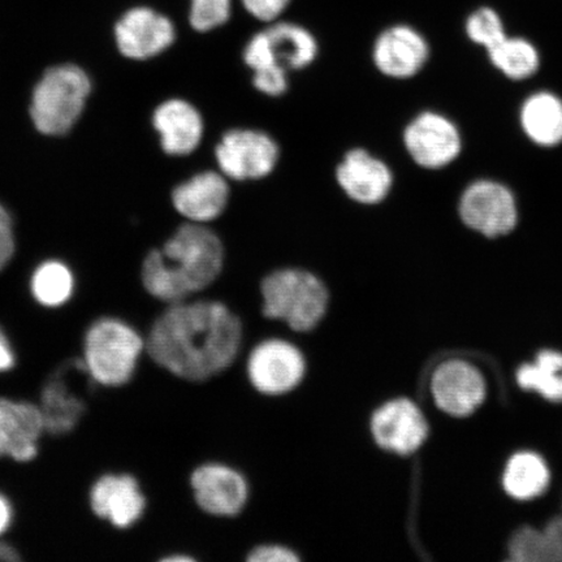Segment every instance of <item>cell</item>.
Wrapping results in <instances>:
<instances>
[{
    "instance_id": "obj_1",
    "label": "cell",
    "mask_w": 562,
    "mask_h": 562,
    "mask_svg": "<svg viewBox=\"0 0 562 562\" xmlns=\"http://www.w3.org/2000/svg\"><path fill=\"white\" fill-rule=\"evenodd\" d=\"M243 347L240 318L213 299L166 305L145 333V357L170 374L201 382L234 364Z\"/></svg>"
},
{
    "instance_id": "obj_2",
    "label": "cell",
    "mask_w": 562,
    "mask_h": 562,
    "mask_svg": "<svg viewBox=\"0 0 562 562\" xmlns=\"http://www.w3.org/2000/svg\"><path fill=\"white\" fill-rule=\"evenodd\" d=\"M226 250L205 224L187 223L159 249L147 252L139 267V283L160 305L201 296L221 279Z\"/></svg>"
},
{
    "instance_id": "obj_3",
    "label": "cell",
    "mask_w": 562,
    "mask_h": 562,
    "mask_svg": "<svg viewBox=\"0 0 562 562\" xmlns=\"http://www.w3.org/2000/svg\"><path fill=\"white\" fill-rule=\"evenodd\" d=\"M76 63L47 67L35 81L27 112L40 135L60 138L69 135L86 114L93 81Z\"/></svg>"
},
{
    "instance_id": "obj_4",
    "label": "cell",
    "mask_w": 562,
    "mask_h": 562,
    "mask_svg": "<svg viewBox=\"0 0 562 562\" xmlns=\"http://www.w3.org/2000/svg\"><path fill=\"white\" fill-rule=\"evenodd\" d=\"M262 314L283 323L293 334L311 333L325 319L331 293L318 273L281 267L261 280Z\"/></svg>"
},
{
    "instance_id": "obj_5",
    "label": "cell",
    "mask_w": 562,
    "mask_h": 562,
    "mask_svg": "<svg viewBox=\"0 0 562 562\" xmlns=\"http://www.w3.org/2000/svg\"><path fill=\"white\" fill-rule=\"evenodd\" d=\"M144 357V333L115 316L94 321L83 336L81 358L98 385L117 389L131 383Z\"/></svg>"
},
{
    "instance_id": "obj_6",
    "label": "cell",
    "mask_w": 562,
    "mask_h": 562,
    "mask_svg": "<svg viewBox=\"0 0 562 562\" xmlns=\"http://www.w3.org/2000/svg\"><path fill=\"white\" fill-rule=\"evenodd\" d=\"M428 393L441 416L460 419L473 416L487 402L488 385L476 364L449 357L434 368Z\"/></svg>"
},
{
    "instance_id": "obj_7",
    "label": "cell",
    "mask_w": 562,
    "mask_h": 562,
    "mask_svg": "<svg viewBox=\"0 0 562 562\" xmlns=\"http://www.w3.org/2000/svg\"><path fill=\"white\" fill-rule=\"evenodd\" d=\"M430 419L416 400L398 396L379 405L370 417V434L384 452L416 454L430 437Z\"/></svg>"
},
{
    "instance_id": "obj_8",
    "label": "cell",
    "mask_w": 562,
    "mask_h": 562,
    "mask_svg": "<svg viewBox=\"0 0 562 562\" xmlns=\"http://www.w3.org/2000/svg\"><path fill=\"white\" fill-rule=\"evenodd\" d=\"M114 35L123 58L144 63L171 50L178 41V26L166 13L150 5H136L117 19Z\"/></svg>"
},
{
    "instance_id": "obj_9",
    "label": "cell",
    "mask_w": 562,
    "mask_h": 562,
    "mask_svg": "<svg viewBox=\"0 0 562 562\" xmlns=\"http://www.w3.org/2000/svg\"><path fill=\"white\" fill-rule=\"evenodd\" d=\"M246 372L258 392L281 396L296 390L304 381L306 360L296 344L273 337L250 350Z\"/></svg>"
},
{
    "instance_id": "obj_10",
    "label": "cell",
    "mask_w": 562,
    "mask_h": 562,
    "mask_svg": "<svg viewBox=\"0 0 562 562\" xmlns=\"http://www.w3.org/2000/svg\"><path fill=\"white\" fill-rule=\"evenodd\" d=\"M459 213L468 228L488 238L509 235L518 223L515 194L494 180L470 184L461 195Z\"/></svg>"
},
{
    "instance_id": "obj_11",
    "label": "cell",
    "mask_w": 562,
    "mask_h": 562,
    "mask_svg": "<svg viewBox=\"0 0 562 562\" xmlns=\"http://www.w3.org/2000/svg\"><path fill=\"white\" fill-rule=\"evenodd\" d=\"M280 151L276 140L261 131L234 130L215 149L217 166L227 179L259 180L277 167Z\"/></svg>"
},
{
    "instance_id": "obj_12",
    "label": "cell",
    "mask_w": 562,
    "mask_h": 562,
    "mask_svg": "<svg viewBox=\"0 0 562 562\" xmlns=\"http://www.w3.org/2000/svg\"><path fill=\"white\" fill-rule=\"evenodd\" d=\"M88 374L82 358L61 363L42 386L40 409L45 422V431L53 437H65L75 430L88 405L77 391V378Z\"/></svg>"
},
{
    "instance_id": "obj_13",
    "label": "cell",
    "mask_w": 562,
    "mask_h": 562,
    "mask_svg": "<svg viewBox=\"0 0 562 562\" xmlns=\"http://www.w3.org/2000/svg\"><path fill=\"white\" fill-rule=\"evenodd\" d=\"M404 143L412 159L427 170H439L453 164L462 149L456 124L431 111L422 112L407 124Z\"/></svg>"
},
{
    "instance_id": "obj_14",
    "label": "cell",
    "mask_w": 562,
    "mask_h": 562,
    "mask_svg": "<svg viewBox=\"0 0 562 562\" xmlns=\"http://www.w3.org/2000/svg\"><path fill=\"white\" fill-rule=\"evenodd\" d=\"M89 504L98 518L126 530L145 518L149 498L135 475L104 474L91 487Z\"/></svg>"
},
{
    "instance_id": "obj_15",
    "label": "cell",
    "mask_w": 562,
    "mask_h": 562,
    "mask_svg": "<svg viewBox=\"0 0 562 562\" xmlns=\"http://www.w3.org/2000/svg\"><path fill=\"white\" fill-rule=\"evenodd\" d=\"M194 502L215 517H235L249 501V483L237 469L221 462L203 463L191 474Z\"/></svg>"
},
{
    "instance_id": "obj_16",
    "label": "cell",
    "mask_w": 562,
    "mask_h": 562,
    "mask_svg": "<svg viewBox=\"0 0 562 562\" xmlns=\"http://www.w3.org/2000/svg\"><path fill=\"white\" fill-rule=\"evenodd\" d=\"M371 55L379 72L392 79L405 80L424 69L430 47L424 35L413 26L395 24L376 35Z\"/></svg>"
},
{
    "instance_id": "obj_17",
    "label": "cell",
    "mask_w": 562,
    "mask_h": 562,
    "mask_svg": "<svg viewBox=\"0 0 562 562\" xmlns=\"http://www.w3.org/2000/svg\"><path fill=\"white\" fill-rule=\"evenodd\" d=\"M45 422L38 404L0 397V459L27 463L40 452Z\"/></svg>"
},
{
    "instance_id": "obj_18",
    "label": "cell",
    "mask_w": 562,
    "mask_h": 562,
    "mask_svg": "<svg viewBox=\"0 0 562 562\" xmlns=\"http://www.w3.org/2000/svg\"><path fill=\"white\" fill-rule=\"evenodd\" d=\"M336 179L350 200L361 205H376L389 196L393 175L383 160L363 149H355L337 166Z\"/></svg>"
},
{
    "instance_id": "obj_19",
    "label": "cell",
    "mask_w": 562,
    "mask_h": 562,
    "mask_svg": "<svg viewBox=\"0 0 562 562\" xmlns=\"http://www.w3.org/2000/svg\"><path fill=\"white\" fill-rule=\"evenodd\" d=\"M171 200L175 210L191 223L215 221L228 205L227 178L222 172L196 173L173 189Z\"/></svg>"
},
{
    "instance_id": "obj_20",
    "label": "cell",
    "mask_w": 562,
    "mask_h": 562,
    "mask_svg": "<svg viewBox=\"0 0 562 562\" xmlns=\"http://www.w3.org/2000/svg\"><path fill=\"white\" fill-rule=\"evenodd\" d=\"M161 150L168 156L184 157L200 146L203 137L202 116L193 104L178 100L160 103L151 117Z\"/></svg>"
},
{
    "instance_id": "obj_21",
    "label": "cell",
    "mask_w": 562,
    "mask_h": 562,
    "mask_svg": "<svg viewBox=\"0 0 562 562\" xmlns=\"http://www.w3.org/2000/svg\"><path fill=\"white\" fill-rule=\"evenodd\" d=\"M553 480L550 463L533 449H519L505 461L501 486L516 503L539 501L550 492Z\"/></svg>"
},
{
    "instance_id": "obj_22",
    "label": "cell",
    "mask_w": 562,
    "mask_h": 562,
    "mask_svg": "<svg viewBox=\"0 0 562 562\" xmlns=\"http://www.w3.org/2000/svg\"><path fill=\"white\" fill-rule=\"evenodd\" d=\"M263 27L281 67L300 70L313 65L319 54V42L311 27L286 18Z\"/></svg>"
},
{
    "instance_id": "obj_23",
    "label": "cell",
    "mask_w": 562,
    "mask_h": 562,
    "mask_svg": "<svg viewBox=\"0 0 562 562\" xmlns=\"http://www.w3.org/2000/svg\"><path fill=\"white\" fill-rule=\"evenodd\" d=\"M519 390L533 393L550 404H562V350L543 348L515 370Z\"/></svg>"
},
{
    "instance_id": "obj_24",
    "label": "cell",
    "mask_w": 562,
    "mask_h": 562,
    "mask_svg": "<svg viewBox=\"0 0 562 562\" xmlns=\"http://www.w3.org/2000/svg\"><path fill=\"white\" fill-rule=\"evenodd\" d=\"M521 126L533 144L554 147L562 144V100L551 91L533 93L521 108Z\"/></svg>"
},
{
    "instance_id": "obj_25",
    "label": "cell",
    "mask_w": 562,
    "mask_h": 562,
    "mask_svg": "<svg viewBox=\"0 0 562 562\" xmlns=\"http://www.w3.org/2000/svg\"><path fill=\"white\" fill-rule=\"evenodd\" d=\"M30 286L32 297L38 305L58 308L74 297L75 273L60 259H46L33 270Z\"/></svg>"
},
{
    "instance_id": "obj_26",
    "label": "cell",
    "mask_w": 562,
    "mask_h": 562,
    "mask_svg": "<svg viewBox=\"0 0 562 562\" xmlns=\"http://www.w3.org/2000/svg\"><path fill=\"white\" fill-rule=\"evenodd\" d=\"M487 53L492 65L510 80L530 79L540 67L537 47L524 38L505 37Z\"/></svg>"
},
{
    "instance_id": "obj_27",
    "label": "cell",
    "mask_w": 562,
    "mask_h": 562,
    "mask_svg": "<svg viewBox=\"0 0 562 562\" xmlns=\"http://www.w3.org/2000/svg\"><path fill=\"white\" fill-rule=\"evenodd\" d=\"M235 0H189L188 25L196 34L222 30L234 16Z\"/></svg>"
},
{
    "instance_id": "obj_28",
    "label": "cell",
    "mask_w": 562,
    "mask_h": 562,
    "mask_svg": "<svg viewBox=\"0 0 562 562\" xmlns=\"http://www.w3.org/2000/svg\"><path fill=\"white\" fill-rule=\"evenodd\" d=\"M467 34L474 44L483 46L487 52L507 37L502 18L491 9L476 10L469 16Z\"/></svg>"
},
{
    "instance_id": "obj_29",
    "label": "cell",
    "mask_w": 562,
    "mask_h": 562,
    "mask_svg": "<svg viewBox=\"0 0 562 562\" xmlns=\"http://www.w3.org/2000/svg\"><path fill=\"white\" fill-rule=\"evenodd\" d=\"M238 5L259 25L276 23L291 9L293 0H236Z\"/></svg>"
},
{
    "instance_id": "obj_30",
    "label": "cell",
    "mask_w": 562,
    "mask_h": 562,
    "mask_svg": "<svg viewBox=\"0 0 562 562\" xmlns=\"http://www.w3.org/2000/svg\"><path fill=\"white\" fill-rule=\"evenodd\" d=\"M542 562H562V515L548 518L540 526Z\"/></svg>"
},
{
    "instance_id": "obj_31",
    "label": "cell",
    "mask_w": 562,
    "mask_h": 562,
    "mask_svg": "<svg viewBox=\"0 0 562 562\" xmlns=\"http://www.w3.org/2000/svg\"><path fill=\"white\" fill-rule=\"evenodd\" d=\"M18 251L15 221L11 211L0 202V272L12 262Z\"/></svg>"
},
{
    "instance_id": "obj_32",
    "label": "cell",
    "mask_w": 562,
    "mask_h": 562,
    "mask_svg": "<svg viewBox=\"0 0 562 562\" xmlns=\"http://www.w3.org/2000/svg\"><path fill=\"white\" fill-rule=\"evenodd\" d=\"M286 72L288 70L281 66L259 70L252 77V86L267 95H283L288 89Z\"/></svg>"
},
{
    "instance_id": "obj_33",
    "label": "cell",
    "mask_w": 562,
    "mask_h": 562,
    "mask_svg": "<svg viewBox=\"0 0 562 562\" xmlns=\"http://www.w3.org/2000/svg\"><path fill=\"white\" fill-rule=\"evenodd\" d=\"M245 562H302L299 553L280 543H262L252 547Z\"/></svg>"
},
{
    "instance_id": "obj_34",
    "label": "cell",
    "mask_w": 562,
    "mask_h": 562,
    "mask_svg": "<svg viewBox=\"0 0 562 562\" xmlns=\"http://www.w3.org/2000/svg\"><path fill=\"white\" fill-rule=\"evenodd\" d=\"M16 357L11 342L7 339L3 329L0 328V374L15 368Z\"/></svg>"
},
{
    "instance_id": "obj_35",
    "label": "cell",
    "mask_w": 562,
    "mask_h": 562,
    "mask_svg": "<svg viewBox=\"0 0 562 562\" xmlns=\"http://www.w3.org/2000/svg\"><path fill=\"white\" fill-rule=\"evenodd\" d=\"M13 519L12 505L5 496L0 494V537L10 529Z\"/></svg>"
},
{
    "instance_id": "obj_36",
    "label": "cell",
    "mask_w": 562,
    "mask_h": 562,
    "mask_svg": "<svg viewBox=\"0 0 562 562\" xmlns=\"http://www.w3.org/2000/svg\"><path fill=\"white\" fill-rule=\"evenodd\" d=\"M23 560L15 546L0 539V562H19Z\"/></svg>"
},
{
    "instance_id": "obj_37",
    "label": "cell",
    "mask_w": 562,
    "mask_h": 562,
    "mask_svg": "<svg viewBox=\"0 0 562 562\" xmlns=\"http://www.w3.org/2000/svg\"><path fill=\"white\" fill-rule=\"evenodd\" d=\"M561 508H562V503H561Z\"/></svg>"
}]
</instances>
